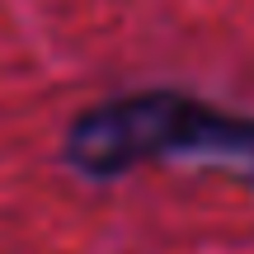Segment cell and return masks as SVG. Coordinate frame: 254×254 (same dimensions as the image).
Segmentation results:
<instances>
[{
	"mask_svg": "<svg viewBox=\"0 0 254 254\" xmlns=\"http://www.w3.org/2000/svg\"><path fill=\"white\" fill-rule=\"evenodd\" d=\"M212 160L254 179V118L193 104L189 94H127L71 127L66 160L85 174H123L141 160Z\"/></svg>",
	"mask_w": 254,
	"mask_h": 254,
	"instance_id": "6da1fadb",
	"label": "cell"
}]
</instances>
